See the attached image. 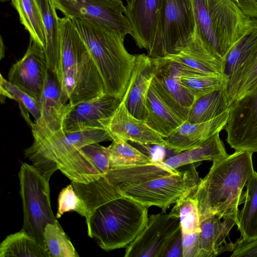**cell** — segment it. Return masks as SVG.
<instances>
[{
	"instance_id": "7a4b0ae2",
	"label": "cell",
	"mask_w": 257,
	"mask_h": 257,
	"mask_svg": "<svg viewBox=\"0 0 257 257\" xmlns=\"http://www.w3.org/2000/svg\"><path fill=\"white\" fill-rule=\"evenodd\" d=\"M33 142L24 150L25 157L43 175L50 179L60 170L71 181L88 183L103 176L82 150L94 143L113 141L105 130L90 129L65 133L33 126Z\"/></svg>"
},
{
	"instance_id": "e0dca14e",
	"label": "cell",
	"mask_w": 257,
	"mask_h": 257,
	"mask_svg": "<svg viewBox=\"0 0 257 257\" xmlns=\"http://www.w3.org/2000/svg\"><path fill=\"white\" fill-rule=\"evenodd\" d=\"M154 76L152 58L145 54L136 55L134 67L122 100L132 114L145 121L147 97Z\"/></svg>"
},
{
	"instance_id": "ffe728a7",
	"label": "cell",
	"mask_w": 257,
	"mask_h": 257,
	"mask_svg": "<svg viewBox=\"0 0 257 257\" xmlns=\"http://www.w3.org/2000/svg\"><path fill=\"white\" fill-rule=\"evenodd\" d=\"M166 58L180 64L188 71L225 75L224 60L205 46L195 30L193 37L184 47Z\"/></svg>"
},
{
	"instance_id": "7402d4cb",
	"label": "cell",
	"mask_w": 257,
	"mask_h": 257,
	"mask_svg": "<svg viewBox=\"0 0 257 257\" xmlns=\"http://www.w3.org/2000/svg\"><path fill=\"white\" fill-rule=\"evenodd\" d=\"M39 103L41 116L38 121L34 122L33 127L52 132L62 130L65 109L68 103L63 97L57 79L50 71Z\"/></svg>"
},
{
	"instance_id": "d6986e66",
	"label": "cell",
	"mask_w": 257,
	"mask_h": 257,
	"mask_svg": "<svg viewBox=\"0 0 257 257\" xmlns=\"http://www.w3.org/2000/svg\"><path fill=\"white\" fill-rule=\"evenodd\" d=\"M124 15L133 30L132 37L147 52L153 44L162 0H126Z\"/></svg>"
},
{
	"instance_id": "603a6c76",
	"label": "cell",
	"mask_w": 257,
	"mask_h": 257,
	"mask_svg": "<svg viewBox=\"0 0 257 257\" xmlns=\"http://www.w3.org/2000/svg\"><path fill=\"white\" fill-rule=\"evenodd\" d=\"M147 124L164 139L185 121L162 98L152 81L146 101Z\"/></svg>"
},
{
	"instance_id": "7c38bea8",
	"label": "cell",
	"mask_w": 257,
	"mask_h": 257,
	"mask_svg": "<svg viewBox=\"0 0 257 257\" xmlns=\"http://www.w3.org/2000/svg\"><path fill=\"white\" fill-rule=\"evenodd\" d=\"M226 142L235 151L257 152V85L230 104Z\"/></svg>"
},
{
	"instance_id": "4fadbf2b",
	"label": "cell",
	"mask_w": 257,
	"mask_h": 257,
	"mask_svg": "<svg viewBox=\"0 0 257 257\" xmlns=\"http://www.w3.org/2000/svg\"><path fill=\"white\" fill-rule=\"evenodd\" d=\"M121 99L104 93L75 105L67 104L62 122L65 133L90 129L106 130Z\"/></svg>"
},
{
	"instance_id": "d6a6232c",
	"label": "cell",
	"mask_w": 257,
	"mask_h": 257,
	"mask_svg": "<svg viewBox=\"0 0 257 257\" xmlns=\"http://www.w3.org/2000/svg\"><path fill=\"white\" fill-rule=\"evenodd\" d=\"M0 93L4 97L15 100L18 104L21 114L26 121L32 128L34 122L30 119L29 114L38 121L41 116V106L36 99L21 90L17 86L10 83L1 74Z\"/></svg>"
},
{
	"instance_id": "44dd1931",
	"label": "cell",
	"mask_w": 257,
	"mask_h": 257,
	"mask_svg": "<svg viewBox=\"0 0 257 257\" xmlns=\"http://www.w3.org/2000/svg\"><path fill=\"white\" fill-rule=\"evenodd\" d=\"M229 110L206 121L191 123L185 121L165 139V147L176 154L195 147L225 128Z\"/></svg>"
},
{
	"instance_id": "30bf717a",
	"label": "cell",
	"mask_w": 257,
	"mask_h": 257,
	"mask_svg": "<svg viewBox=\"0 0 257 257\" xmlns=\"http://www.w3.org/2000/svg\"><path fill=\"white\" fill-rule=\"evenodd\" d=\"M56 10L70 19L97 24L121 33L133 35L121 0H53Z\"/></svg>"
},
{
	"instance_id": "ab89813d",
	"label": "cell",
	"mask_w": 257,
	"mask_h": 257,
	"mask_svg": "<svg viewBox=\"0 0 257 257\" xmlns=\"http://www.w3.org/2000/svg\"><path fill=\"white\" fill-rule=\"evenodd\" d=\"M199 232L189 234L182 233L183 257H196Z\"/></svg>"
},
{
	"instance_id": "836d02e7",
	"label": "cell",
	"mask_w": 257,
	"mask_h": 257,
	"mask_svg": "<svg viewBox=\"0 0 257 257\" xmlns=\"http://www.w3.org/2000/svg\"><path fill=\"white\" fill-rule=\"evenodd\" d=\"M107 148L109 153L110 169L156 163L150 157L133 147L127 142L114 140Z\"/></svg>"
},
{
	"instance_id": "d590c367",
	"label": "cell",
	"mask_w": 257,
	"mask_h": 257,
	"mask_svg": "<svg viewBox=\"0 0 257 257\" xmlns=\"http://www.w3.org/2000/svg\"><path fill=\"white\" fill-rule=\"evenodd\" d=\"M44 237L50 257L79 256L59 222L48 223L45 228Z\"/></svg>"
},
{
	"instance_id": "1f68e13d",
	"label": "cell",
	"mask_w": 257,
	"mask_h": 257,
	"mask_svg": "<svg viewBox=\"0 0 257 257\" xmlns=\"http://www.w3.org/2000/svg\"><path fill=\"white\" fill-rule=\"evenodd\" d=\"M257 50V21L229 50L224 59V74L228 80L244 61Z\"/></svg>"
},
{
	"instance_id": "ba28073f",
	"label": "cell",
	"mask_w": 257,
	"mask_h": 257,
	"mask_svg": "<svg viewBox=\"0 0 257 257\" xmlns=\"http://www.w3.org/2000/svg\"><path fill=\"white\" fill-rule=\"evenodd\" d=\"M195 30L192 0H162L148 55L154 59L176 54L192 38Z\"/></svg>"
},
{
	"instance_id": "277c9868",
	"label": "cell",
	"mask_w": 257,
	"mask_h": 257,
	"mask_svg": "<svg viewBox=\"0 0 257 257\" xmlns=\"http://www.w3.org/2000/svg\"><path fill=\"white\" fill-rule=\"evenodd\" d=\"M61 50L56 78L66 103L75 105L104 93L103 80L71 19L60 18Z\"/></svg>"
},
{
	"instance_id": "6da1fadb",
	"label": "cell",
	"mask_w": 257,
	"mask_h": 257,
	"mask_svg": "<svg viewBox=\"0 0 257 257\" xmlns=\"http://www.w3.org/2000/svg\"><path fill=\"white\" fill-rule=\"evenodd\" d=\"M71 184L87 210L88 235L102 249L127 247L146 226L149 207L123 194L106 176Z\"/></svg>"
},
{
	"instance_id": "2e32d148",
	"label": "cell",
	"mask_w": 257,
	"mask_h": 257,
	"mask_svg": "<svg viewBox=\"0 0 257 257\" xmlns=\"http://www.w3.org/2000/svg\"><path fill=\"white\" fill-rule=\"evenodd\" d=\"M237 215L217 214L200 217V231L196 257H214L225 251H232L236 243L226 241Z\"/></svg>"
},
{
	"instance_id": "f1b7e54d",
	"label": "cell",
	"mask_w": 257,
	"mask_h": 257,
	"mask_svg": "<svg viewBox=\"0 0 257 257\" xmlns=\"http://www.w3.org/2000/svg\"><path fill=\"white\" fill-rule=\"evenodd\" d=\"M257 85V50L228 80L226 92L229 103L250 92Z\"/></svg>"
},
{
	"instance_id": "484cf974",
	"label": "cell",
	"mask_w": 257,
	"mask_h": 257,
	"mask_svg": "<svg viewBox=\"0 0 257 257\" xmlns=\"http://www.w3.org/2000/svg\"><path fill=\"white\" fill-rule=\"evenodd\" d=\"M179 172L180 168L176 169L169 168L165 166L163 161L142 165L110 168L105 176L117 185L121 183L137 184Z\"/></svg>"
},
{
	"instance_id": "9c48e42d",
	"label": "cell",
	"mask_w": 257,
	"mask_h": 257,
	"mask_svg": "<svg viewBox=\"0 0 257 257\" xmlns=\"http://www.w3.org/2000/svg\"><path fill=\"white\" fill-rule=\"evenodd\" d=\"M200 164L182 166L176 174L140 184L121 183L118 186L125 195L148 207H160L166 213L172 204L196 189L200 179L196 170Z\"/></svg>"
},
{
	"instance_id": "cb8c5ba5",
	"label": "cell",
	"mask_w": 257,
	"mask_h": 257,
	"mask_svg": "<svg viewBox=\"0 0 257 257\" xmlns=\"http://www.w3.org/2000/svg\"><path fill=\"white\" fill-rule=\"evenodd\" d=\"M41 8L45 32L44 48L48 70L55 76L57 72L61 50L60 17L53 0H37Z\"/></svg>"
},
{
	"instance_id": "52a82bcc",
	"label": "cell",
	"mask_w": 257,
	"mask_h": 257,
	"mask_svg": "<svg viewBox=\"0 0 257 257\" xmlns=\"http://www.w3.org/2000/svg\"><path fill=\"white\" fill-rule=\"evenodd\" d=\"M19 178L23 211L22 229L46 249L45 228L48 223L58 222L51 206L50 179L34 165L26 163L22 164Z\"/></svg>"
},
{
	"instance_id": "e575fe53",
	"label": "cell",
	"mask_w": 257,
	"mask_h": 257,
	"mask_svg": "<svg viewBox=\"0 0 257 257\" xmlns=\"http://www.w3.org/2000/svg\"><path fill=\"white\" fill-rule=\"evenodd\" d=\"M181 82L195 99L216 89L226 88L228 78L225 75H209L185 70L181 76Z\"/></svg>"
},
{
	"instance_id": "d4e9b609",
	"label": "cell",
	"mask_w": 257,
	"mask_h": 257,
	"mask_svg": "<svg viewBox=\"0 0 257 257\" xmlns=\"http://www.w3.org/2000/svg\"><path fill=\"white\" fill-rule=\"evenodd\" d=\"M227 155L219 133H217L200 145L167 158L163 163L169 168L176 169L203 161L213 162Z\"/></svg>"
},
{
	"instance_id": "4dcf8cb0",
	"label": "cell",
	"mask_w": 257,
	"mask_h": 257,
	"mask_svg": "<svg viewBox=\"0 0 257 257\" xmlns=\"http://www.w3.org/2000/svg\"><path fill=\"white\" fill-rule=\"evenodd\" d=\"M20 22L30 38L45 48V32L41 8L37 0H11Z\"/></svg>"
},
{
	"instance_id": "b9f144b4",
	"label": "cell",
	"mask_w": 257,
	"mask_h": 257,
	"mask_svg": "<svg viewBox=\"0 0 257 257\" xmlns=\"http://www.w3.org/2000/svg\"><path fill=\"white\" fill-rule=\"evenodd\" d=\"M248 16L257 19V0H233Z\"/></svg>"
},
{
	"instance_id": "60d3db41",
	"label": "cell",
	"mask_w": 257,
	"mask_h": 257,
	"mask_svg": "<svg viewBox=\"0 0 257 257\" xmlns=\"http://www.w3.org/2000/svg\"><path fill=\"white\" fill-rule=\"evenodd\" d=\"M231 257H257V239L249 242L238 239Z\"/></svg>"
},
{
	"instance_id": "9a60e30c",
	"label": "cell",
	"mask_w": 257,
	"mask_h": 257,
	"mask_svg": "<svg viewBox=\"0 0 257 257\" xmlns=\"http://www.w3.org/2000/svg\"><path fill=\"white\" fill-rule=\"evenodd\" d=\"M152 60L155 65L153 83L164 100L186 121L195 98L181 82L184 67L166 57Z\"/></svg>"
},
{
	"instance_id": "3957f363",
	"label": "cell",
	"mask_w": 257,
	"mask_h": 257,
	"mask_svg": "<svg viewBox=\"0 0 257 257\" xmlns=\"http://www.w3.org/2000/svg\"><path fill=\"white\" fill-rule=\"evenodd\" d=\"M252 154L235 151L213 161L208 173L190 193L197 201L200 217L213 214L238 216V206L245 199L246 192L242 189L254 171Z\"/></svg>"
},
{
	"instance_id": "f546056e",
	"label": "cell",
	"mask_w": 257,
	"mask_h": 257,
	"mask_svg": "<svg viewBox=\"0 0 257 257\" xmlns=\"http://www.w3.org/2000/svg\"><path fill=\"white\" fill-rule=\"evenodd\" d=\"M50 257L47 250L25 230L8 235L0 244V257Z\"/></svg>"
},
{
	"instance_id": "74e56055",
	"label": "cell",
	"mask_w": 257,
	"mask_h": 257,
	"mask_svg": "<svg viewBox=\"0 0 257 257\" xmlns=\"http://www.w3.org/2000/svg\"><path fill=\"white\" fill-rule=\"evenodd\" d=\"M71 211L76 212L85 219L87 218V209L71 183L63 188L59 194L56 216L60 218L65 213Z\"/></svg>"
},
{
	"instance_id": "5bb4252c",
	"label": "cell",
	"mask_w": 257,
	"mask_h": 257,
	"mask_svg": "<svg viewBox=\"0 0 257 257\" xmlns=\"http://www.w3.org/2000/svg\"><path fill=\"white\" fill-rule=\"evenodd\" d=\"M48 71L44 47L30 38L26 53L11 67L8 80L39 102Z\"/></svg>"
},
{
	"instance_id": "7bdbcfd3",
	"label": "cell",
	"mask_w": 257,
	"mask_h": 257,
	"mask_svg": "<svg viewBox=\"0 0 257 257\" xmlns=\"http://www.w3.org/2000/svg\"><path fill=\"white\" fill-rule=\"evenodd\" d=\"M164 257H183L182 232L171 243Z\"/></svg>"
},
{
	"instance_id": "f35d334b",
	"label": "cell",
	"mask_w": 257,
	"mask_h": 257,
	"mask_svg": "<svg viewBox=\"0 0 257 257\" xmlns=\"http://www.w3.org/2000/svg\"><path fill=\"white\" fill-rule=\"evenodd\" d=\"M81 149L101 174L106 175L110 169L109 153L107 147L94 143L86 145Z\"/></svg>"
},
{
	"instance_id": "ee69618b",
	"label": "cell",
	"mask_w": 257,
	"mask_h": 257,
	"mask_svg": "<svg viewBox=\"0 0 257 257\" xmlns=\"http://www.w3.org/2000/svg\"><path fill=\"white\" fill-rule=\"evenodd\" d=\"M11 1V0H1V1L2 2H6V1Z\"/></svg>"
},
{
	"instance_id": "8992f818",
	"label": "cell",
	"mask_w": 257,
	"mask_h": 257,
	"mask_svg": "<svg viewBox=\"0 0 257 257\" xmlns=\"http://www.w3.org/2000/svg\"><path fill=\"white\" fill-rule=\"evenodd\" d=\"M192 5L196 32L205 46L224 61L231 48L257 21L233 0H192Z\"/></svg>"
},
{
	"instance_id": "83f0119b",
	"label": "cell",
	"mask_w": 257,
	"mask_h": 257,
	"mask_svg": "<svg viewBox=\"0 0 257 257\" xmlns=\"http://www.w3.org/2000/svg\"><path fill=\"white\" fill-rule=\"evenodd\" d=\"M244 206L239 211L236 224L243 242L257 239V172L254 171L248 179Z\"/></svg>"
},
{
	"instance_id": "ac0fdd59",
	"label": "cell",
	"mask_w": 257,
	"mask_h": 257,
	"mask_svg": "<svg viewBox=\"0 0 257 257\" xmlns=\"http://www.w3.org/2000/svg\"><path fill=\"white\" fill-rule=\"evenodd\" d=\"M106 130L111 135L113 140L130 141L141 146H165V139L149 126L145 121L132 114L122 100L110 118Z\"/></svg>"
},
{
	"instance_id": "8fae6325",
	"label": "cell",
	"mask_w": 257,
	"mask_h": 257,
	"mask_svg": "<svg viewBox=\"0 0 257 257\" xmlns=\"http://www.w3.org/2000/svg\"><path fill=\"white\" fill-rule=\"evenodd\" d=\"M181 232L179 219L170 213L151 214L146 226L126 247L125 257H164Z\"/></svg>"
},
{
	"instance_id": "5b68a950",
	"label": "cell",
	"mask_w": 257,
	"mask_h": 257,
	"mask_svg": "<svg viewBox=\"0 0 257 257\" xmlns=\"http://www.w3.org/2000/svg\"><path fill=\"white\" fill-rule=\"evenodd\" d=\"M71 19L97 67L105 93L122 100L136 60V55L124 47L126 35L93 22Z\"/></svg>"
},
{
	"instance_id": "8d00e7d4",
	"label": "cell",
	"mask_w": 257,
	"mask_h": 257,
	"mask_svg": "<svg viewBox=\"0 0 257 257\" xmlns=\"http://www.w3.org/2000/svg\"><path fill=\"white\" fill-rule=\"evenodd\" d=\"M170 213L179 218L182 233L189 234L200 231L198 203L191 194L178 200Z\"/></svg>"
},
{
	"instance_id": "4316f807",
	"label": "cell",
	"mask_w": 257,
	"mask_h": 257,
	"mask_svg": "<svg viewBox=\"0 0 257 257\" xmlns=\"http://www.w3.org/2000/svg\"><path fill=\"white\" fill-rule=\"evenodd\" d=\"M229 105L226 88L214 90L194 99L186 121L199 123L211 120L229 110Z\"/></svg>"
}]
</instances>
